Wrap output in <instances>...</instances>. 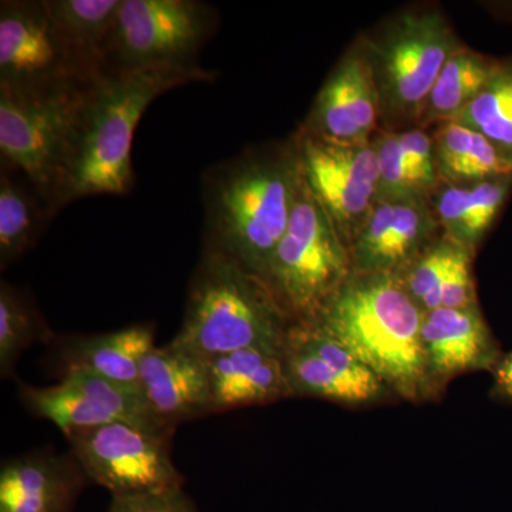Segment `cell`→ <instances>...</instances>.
Returning a JSON list of instances; mask_svg holds the SVG:
<instances>
[{
  "label": "cell",
  "instance_id": "obj_1",
  "mask_svg": "<svg viewBox=\"0 0 512 512\" xmlns=\"http://www.w3.org/2000/svg\"><path fill=\"white\" fill-rule=\"evenodd\" d=\"M202 67L101 72L93 82L60 174L50 212L92 195H124L133 188L134 131L161 94L190 83L212 82Z\"/></svg>",
  "mask_w": 512,
  "mask_h": 512
},
{
  "label": "cell",
  "instance_id": "obj_2",
  "mask_svg": "<svg viewBox=\"0 0 512 512\" xmlns=\"http://www.w3.org/2000/svg\"><path fill=\"white\" fill-rule=\"evenodd\" d=\"M299 185L293 137L214 165L202 177L205 247L264 278L291 221Z\"/></svg>",
  "mask_w": 512,
  "mask_h": 512
},
{
  "label": "cell",
  "instance_id": "obj_3",
  "mask_svg": "<svg viewBox=\"0 0 512 512\" xmlns=\"http://www.w3.org/2000/svg\"><path fill=\"white\" fill-rule=\"evenodd\" d=\"M424 313L397 274L352 272L309 325L342 343L397 399L420 404L434 402L421 339Z\"/></svg>",
  "mask_w": 512,
  "mask_h": 512
},
{
  "label": "cell",
  "instance_id": "obj_4",
  "mask_svg": "<svg viewBox=\"0 0 512 512\" xmlns=\"http://www.w3.org/2000/svg\"><path fill=\"white\" fill-rule=\"evenodd\" d=\"M291 326L264 279L204 247L183 325L171 342L210 360L242 349L284 350Z\"/></svg>",
  "mask_w": 512,
  "mask_h": 512
},
{
  "label": "cell",
  "instance_id": "obj_5",
  "mask_svg": "<svg viewBox=\"0 0 512 512\" xmlns=\"http://www.w3.org/2000/svg\"><path fill=\"white\" fill-rule=\"evenodd\" d=\"M379 97L380 130L417 127L444 64L464 46L439 10L404 12L360 37Z\"/></svg>",
  "mask_w": 512,
  "mask_h": 512
},
{
  "label": "cell",
  "instance_id": "obj_6",
  "mask_svg": "<svg viewBox=\"0 0 512 512\" xmlns=\"http://www.w3.org/2000/svg\"><path fill=\"white\" fill-rule=\"evenodd\" d=\"M97 76L23 89L0 87L3 168L25 175L49 210Z\"/></svg>",
  "mask_w": 512,
  "mask_h": 512
},
{
  "label": "cell",
  "instance_id": "obj_7",
  "mask_svg": "<svg viewBox=\"0 0 512 512\" xmlns=\"http://www.w3.org/2000/svg\"><path fill=\"white\" fill-rule=\"evenodd\" d=\"M352 272L348 245L301 177L291 221L262 279L292 325H309Z\"/></svg>",
  "mask_w": 512,
  "mask_h": 512
},
{
  "label": "cell",
  "instance_id": "obj_8",
  "mask_svg": "<svg viewBox=\"0 0 512 512\" xmlns=\"http://www.w3.org/2000/svg\"><path fill=\"white\" fill-rule=\"evenodd\" d=\"M217 12L197 0H121L101 72L200 67Z\"/></svg>",
  "mask_w": 512,
  "mask_h": 512
},
{
  "label": "cell",
  "instance_id": "obj_9",
  "mask_svg": "<svg viewBox=\"0 0 512 512\" xmlns=\"http://www.w3.org/2000/svg\"><path fill=\"white\" fill-rule=\"evenodd\" d=\"M64 436L87 478L110 491L111 497L184 488V477L171 458L173 436L127 423L73 430Z\"/></svg>",
  "mask_w": 512,
  "mask_h": 512
},
{
  "label": "cell",
  "instance_id": "obj_10",
  "mask_svg": "<svg viewBox=\"0 0 512 512\" xmlns=\"http://www.w3.org/2000/svg\"><path fill=\"white\" fill-rule=\"evenodd\" d=\"M293 140L303 183L349 248L379 197L375 146L328 143L301 130Z\"/></svg>",
  "mask_w": 512,
  "mask_h": 512
},
{
  "label": "cell",
  "instance_id": "obj_11",
  "mask_svg": "<svg viewBox=\"0 0 512 512\" xmlns=\"http://www.w3.org/2000/svg\"><path fill=\"white\" fill-rule=\"evenodd\" d=\"M19 394L33 416L49 420L63 434L110 423H127L164 436L175 433L154 416L138 384L70 370L52 386L20 384Z\"/></svg>",
  "mask_w": 512,
  "mask_h": 512
},
{
  "label": "cell",
  "instance_id": "obj_12",
  "mask_svg": "<svg viewBox=\"0 0 512 512\" xmlns=\"http://www.w3.org/2000/svg\"><path fill=\"white\" fill-rule=\"evenodd\" d=\"M282 355L293 397H313L346 407L397 400L370 367L318 326L292 325Z\"/></svg>",
  "mask_w": 512,
  "mask_h": 512
},
{
  "label": "cell",
  "instance_id": "obj_13",
  "mask_svg": "<svg viewBox=\"0 0 512 512\" xmlns=\"http://www.w3.org/2000/svg\"><path fill=\"white\" fill-rule=\"evenodd\" d=\"M100 73L67 46L45 0L0 3V87L45 86Z\"/></svg>",
  "mask_w": 512,
  "mask_h": 512
},
{
  "label": "cell",
  "instance_id": "obj_14",
  "mask_svg": "<svg viewBox=\"0 0 512 512\" xmlns=\"http://www.w3.org/2000/svg\"><path fill=\"white\" fill-rule=\"evenodd\" d=\"M299 130L328 143H372L380 130V107L362 39L333 67Z\"/></svg>",
  "mask_w": 512,
  "mask_h": 512
},
{
  "label": "cell",
  "instance_id": "obj_15",
  "mask_svg": "<svg viewBox=\"0 0 512 512\" xmlns=\"http://www.w3.org/2000/svg\"><path fill=\"white\" fill-rule=\"evenodd\" d=\"M441 228L429 198H379L350 244L355 274H397Z\"/></svg>",
  "mask_w": 512,
  "mask_h": 512
},
{
  "label": "cell",
  "instance_id": "obj_16",
  "mask_svg": "<svg viewBox=\"0 0 512 512\" xmlns=\"http://www.w3.org/2000/svg\"><path fill=\"white\" fill-rule=\"evenodd\" d=\"M421 339L434 400L458 376L491 372L504 353L478 303L424 313Z\"/></svg>",
  "mask_w": 512,
  "mask_h": 512
},
{
  "label": "cell",
  "instance_id": "obj_17",
  "mask_svg": "<svg viewBox=\"0 0 512 512\" xmlns=\"http://www.w3.org/2000/svg\"><path fill=\"white\" fill-rule=\"evenodd\" d=\"M138 386L151 412L168 429L214 414L207 360L173 342L147 353Z\"/></svg>",
  "mask_w": 512,
  "mask_h": 512
},
{
  "label": "cell",
  "instance_id": "obj_18",
  "mask_svg": "<svg viewBox=\"0 0 512 512\" xmlns=\"http://www.w3.org/2000/svg\"><path fill=\"white\" fill-rule=\"evenodd\" d=\"M90 481L72 453L37 450L3 461L0 512H74Z\"/></svg>",
  "mask_w": 512,
  "mask_h": 512
},
{
  "label": "cell",
  "instance_id": "obj_19",
  "mask_svg": "<svg viewBox=\"0 0 512 512\" xmlns=\"http://www.w3.org/2000/svg\"><path fill=\"white\" fill-rule=\"evenodd\" d=\"M282 352L242 349L207 360L212 413L265 406L293 397Z\"/></svg>",
  "mask_w": 512,
  "mask_h": 512
},
{
  "label": "cell",
  "instance_id": "obj_20",
  "mask_svg": "<svg viewBox=\"0 0 512 512\" xmlns=\"http://www.w3.org/2000/svg\"><path fill=\"white\" fill-rule=\"evenodd\" d=\"M474 256L441 232L397 276L424 312L467 308L478 303Z\"/></svg>",
  "mask_w": 512,
  "mask_h": 512
},
{
  "label": "cell",
  "instance_id": "obj_21",
  "mask_svg": "<svg viewBox=\"0 0 512 512\" xmlns=\"http://www.w3.org/2000/svg\"><path fill=\"white\" fill-rule=\"evenodd\" d=\"M511 191L512 174L473 185L439 183L429 202L441 232L476 254Z\"/></svg>",
  "mask_w": 512,
  "mask_h": 512
},
{
  "label": "cell",
  "instance_id": "obj_22",
  "mask_svg": "<svg viewBox=\"0 0 512 512\" xmlns=\"http://www.w3.org/2000/svg\"><path fill=\"white\" fill-rule=\"evenodd\" d=\"M156 328L148 323L99 335L72 336L62 346L63 373H92L114 382L138 384L144 357L154 348Z\"/></svg>",
  "mask_w": 512,
  "mask_h": 512
},
{
  "label": "cell",
  "instance_id": "obj_23",
  "mask_svg": "<svg viewBox=\"0 0 512 512\" xmlns=\"http://www.w3.org/2000/svg\"><path fill=\"white\" fill-rule=\"evenodd\" d=\"M431 136L439 183L473 185L512 174V165L487 138L457 121L439 124Z\"/></svg>",
  "mask_w": 512,
  "mask_h": 512
},
{
  "label": "cell",
  "instance_id": "obj_24",
  "mask_svg": "<svg viewBox=\"0 0 512 512\" xmlns=\"http://www.w3.org/2000/svg\"><path fill=\"white\" fill-rule=\"evenodd\" d=\"M500 60L481 55L466 45L454 53L434 83L424 104L417 127L427 130L434 124L456 119L483 92Z\"/></svg>",
  "mask_w": 512,
  "mask_h": 512
},
{
  "label": "cell",
  "instance_id": "obj_25",
  "mask_svg": "<svg viewBox=\"0 0 512 512\" xmlns=\"http://www.w3.org/2000/svg\"><path fill=\"white\" fill-rule=\"evenodd\" d=\"M120 5L121 0H45L64 42L94 72L103 69L104 50Z\"/></svg>",
  "mask_w": 512,
  "mask_h": 512
},
{
  "label": "cell",
  "instance_id": "obj_26",
  "mask_svg": "<svg viewBox=\"0 0 512 512\" xmlns=\"http://www.w3.org/2000/svg\"><path fill=\"white\" fill-rule=\"evenodd\" d=\"M32 184L9 174L0 178V268L6 269L35 245L43 225L52 218Z\"/></svg>",
  "mask_w": 512,
  "mask_h": 512
},
{
  "label": "cell",
  "instance_id": "obj_27",
  "mask_svg": "<svg viewBox=\"0 0 512 512\" xmlns=\"http://www.w3.org/2000/svg\"><path fill=\"white\" fill-rule=\"evenodd\" d=\"M451 121L487 138L512 165V59L498 62L483 92Z\"/></svg>",
  "mask_w": 512,
  "mask_h": 512
},
{
  "label": "cell",
  "instance_id": "obj_28",
  "mask_svg": "<svg viewBox=\"0 0 512 512\" xmlns=\"http://www.w3.org/2000/svg\"><path fill=\"white\" fill-rule=\"evenodd\" d=\"M53 332L28 296L2 281L0 284V375H15L20 356L35 342H50Z\"/></svg>",
  "mask_w": 512,
  "mask_h": 512
},
{
  "label": "cell",
  "instance_id": "obj_29",
  "mask_svg": "<svg viewBox=\"0 0 512 512\" xmlns=\"http://www.w3.org/2000/svg\"><path fill=\"white\" fill-rule=\"evenodd\" d=\"M379 171V198H429L430 192L413 173L397 133L379 130L372 140Z\"/></svg>",
  "mask_w": 512,
  "mask_h": 512
},
{
  "label": "cell",
  "instance_id": "obj_30",
  "mask_svg": "<svg viewBox=\"0 0 512 512\" xmlns=\"http://www.w3.org/2000/svg\"><path fill=\"white\" fill-rule=\"evenodd\" d=\"M106 512H198L184 488L160 493L114 495Z\"/></svg>",
  "mask_w": 512,
  "mask_h": 512
},
{
  "label": "cell",
  "instance_id": "obj_31",
  "mask_svg": "<svg viewBox=\"0 0 512 512\" xmlns=\"http://www.w3.org/2000/svg\"><path fill=\"white\" fill-rule=\"evenodd\" d=\"M400 147L407 163L413 173L419 178L420 183L430 192L437 187L436 164H434V143L433 136L427 130L420 127L409 128V130L397 133Z\"/></svg>",
  "mask_w": 512,
  "mask_h": 512
},
{
  "label": "cell",
  "instance_id": "obj_32",
  "mask_svg": "<svg viewBox=\"0 0 512 512\" xmlns=\"http://www.w3.org/2000/svg\"><path fill=\"white\" fill-rule=\"evenodd\" d=\"M490 373L493 377L490 389L491 399L495 403L512 406V350L503 353Z\"/></svg>",
  "mask_w": 512,
  "mask_h": 512
}]
</instances>
